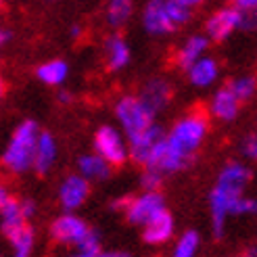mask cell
Wrapping results in <instances>:
<instances>
[{"label":"cell","instance_id":"cell-8","mask_svg":"<svg viewBox=\"0 0 257 257\" xmlns=\"http://www.w3.org/2000/svg\"><path fill=\"white\" fill-rule=\"evenodd\" d=\"M123 211H125V217L130 224L145 226L157 213L165 211V199L159 190H145L143 195L127 199Z\"/></svg>","mask_w":257,"mask_h":257},{"label":"cell","instance_id":"cell-38","mask_svg":"<svg viewBox=\"0 0 257 257\" xmlns=\"http://www.w3.org/2000/svg\"><path fill=\"white\" fill-rule=\"evenodd\" d=\"M255 253H257V251H255V247H253V249H249V251H247V255H245V257H255Z\"/></svg>","mask_w":257,"mask_h":257},{"label":"cell","instance_id":"cell-2","mask_svg":"<svg viewBox=\"0 0 257 257\" xmlns=\"http://www.w3.org/2000/svg\"><path fill=\"white\" fill-rule=\"evenodd\" d=\"M251 182V170L245 163H226L222 172L217 174V180L209 195V207H211V222L215 234L220 236L226 228V222L232 213L234 203L245 197V190Z\"/></svg>","mask_w":257,"mask_h":257},{"label":"cell","instance_id":"cell-14","mask_svg":"<svg viewBox=\"0 0 257 257\" xmlns=\"http://www.w3.org/2000/svg\"><path fill=\"white\" fill-rule=\"evenodd\" d=\"M102 55H105V63L111 71H121L127 67V63L132 59L130 44L125 42V38L119 34H111L105 44H102Z\"/></svg>","mask_w":257,"mask_h":257},{"label":"cell","instance_id":"cell-35","mask_svg":"<svg viewBox=\"0 0 257 257\" xmlns=\"http://www.w3.org/2000/svg\"><path fill=\"white\" fill-rule=\"evenodd\" d=\"M59 100H61V102H69V100H71V94H69V92H61V94H59Z\"/></svg>","mask_w":257,"mask_h":257},{"label":"cell","instance_id":"cell-17","mask_svg":"<svg viewBox=\"0 0 257 257\" xmlns=\"http://www.w3.org/2000/svg\"><path fill=\"white\" fill-rule=\"evenodd\" d=\"M240 105H242V102L232 92H230V88L224 86V88H220L213 94V98L209 102V111H211V115L215 119L232 121V119H236V115L240 113Z\"/></svg>","mask_w":257,"mask_h":257},{"label":"cell","instance_id":"cell-27","mask_svg":"<svg viewBox=\"0 0 257 257\" xmlns=\"http://www.w3.org/2000/svg\"><path fill=\"white\" fill-rule=\"evenodd\" d=\"M161 182H163V174H159L155 170H149V168L145 170L143 178H140V184H143L145 190H159Z\"/></svg>","mask_w":257,"mask_h":257},{"label":"cell","instance_id":"cell-40","mask_svg":"<svg viewBox=\"0 0 257 257\" xmlns=\"http://www.w3.org/2000/svg\"><path fill=\"white\" fill-rule=\"evenodd\" d=\"M48 3H53V0H48Z\"/></svg>","mask_w":257,"mask_h":257},{"label":"cell","instance_id":"cell-37","mask_svg":"<svg viewBox=\"0 0 257 257\" xmlns=\"http://www.w3.org/2000/svg\"><path fill=\"white\" fill-rule=\"evenodd\" d=\"M69 257H92V255H86V253H82V251H75V253L69 255Z\"/></svg>","mask_w":257,"mask_h":257},{"label":"cell","instance_id":"cell-10","mask_svg":"<svg viewBox=\"0 0 257 257\" xmlns=\"http://www.w3.org/2000/svg\"><path fill=\"white\" fill-rule=\"evenodd\" d=\"M163 136L165 134L157 123H151L143 132L127 136V157H132L140 165H147L149 157L153 155V151H155L157 145L163 140Z\"/></svg>","mask_w":257,"mask_h":257},{"label":"cell","instance_id":"cell-39","mask_svg":"<svg viewBox=\"0 0 257 257\" xmlns=\"http://www.w3.org/2000/svg\"><path fill=\"white\" fill-rule=\"evenodd\" d=\"M0 3H7V0H0Z\"/></svg>","mask_w":257,"mask_h":257},{"label":"cell","instance_id":"cell-15","mask_svg":"<svg viewBox=\"0 0 257 257\" xmlns=\"http://www.w3.org/2000/svg\"><path fill=\"white\" fill-rule=\"evenodd\" d=\"M207 48H209V40L205 34L188 36L186 40L180 44V48L176 50V65L186 71L195 61H199L201 57L207 55Z\"/></svg>","mask_w":257,"mask_h":257},{"label":"cell","instance_id":"cell-34","mask_svg":"<svg viewBox=\"0 0 257 257\" xmlns=\"http://www.w3.org/2000/svg\"><path fill=\"white\" fill-rule=\"evenodd\" d=\"M9 199V192H7V188L3 186V184H0V207H3V203Z\"/></svg>","mask_w":257,"mask_h":257},{"label":"cell","instance_id":"cell-21","mask_svg":"<svg viewBox=\"0 0 257 257\" xmlns=\"http://www.w3.org/2000/svg\"><path fill=\"white\" fill-rule=\"evenodd\" d=\"M78 170H80L78 174L82 178H86L88 182H92V180H105V178H109L111 165L102 157H98L96 153H90V155H82L80 157Z\"/></svg>","mask_w":257,"mask_h":257},{"label":"cell","instance_id":"cell-16","mask_svg":"<svg viewBox=\"0 0 257 257\" xmlns=\"http://www.w3.org/2000/svg\"><path fill=\"white\" fill-rule=\"evenodd\" d=\"M174 217L165 209L143 226V236L149 245H163L174 236Z\"/></svg>","mask_w":257,"mask_h":257},{"label":"cell","instance_id":"cell-18","mask_svg":"<svg viewBox=\"0 0 257 257\" xmlns=\"http://www.w3.org/2000/svg\"><path fill=\"white\" fill-rule=\"evenodd\" d=\"M188 73V80L192 86L197 88H209L217 82L220 78V65H217V61L213 57H201L199 61H195L192 65L186 69Z\"/></svg>","mask_w":257,"mask_h":257},{"label":"cell","instance_id":"cell-7","mask_svg":"<svg viewBox=\"0 0 257 257\" xmlns=\"http://www.w3.org/2000/svg\"><path fill=\"white\" fill-rule=\"evenodd\" d=\"M143 28L155 38L174 34L178 25L172 17V0H147L143 9Z\"/></svg>","mask_w":257,"mask_h":257},{"label":"cell","instance_id":"cell-26","mask_svg":"<svg viewBox=\"0 0 257 257\" xmlns=\"http://www.w3.org/2000/svg\"><path fill=\"white\" fill-rule=\"evenodd\" d=\"M255 213V199L251 197H240L236 203H234V207H232V213H230V217L236 215V217H242V215H251Z\"/></svg>","mask_w":257,"mask_h":257},{"label":"cell","instance_id":"cell-31","mask_svg":"<svg viewBox=\"0 0 257 257\" xmlns=\"http://www.w3.org/2000/svg\"><path fill=\"white\" fill-rule=\"evenodd\" d=\"M92 257H130V255H127L125 251H98Z\"/></svg>","mask_w":257,"mask_h":257},{"label":"cell","instance_id":"cell-6","mask_svg":"<svg viewBox=\"0 0 257 257\" xmlns=\"http://www.w3.org/2000/svg\"><path fill=\"white\" fill-rule=\"evenodd\" d=\"M94 153L105 159L111 168L127 159V140L113 125H100L94 134Z\"/></svg>","mask_w":257,"mask_h":257},{"label":"cell","instance_id":"cell-3","mask_svg":"<svg viewBox=\"0 0 257 257\" xmlns=\"http://www.w3.org/2000/svg\"><path fill=\"white\" fill-rule=\"evenodd\" d=\"M38 136H40V127L36 121H23L15 132H13L7 151L3 155L5 168L13 174H25L32 170L34 165V151Z\"/></svg>","mask_w":257,"mask_h":257},{"label":"cell","instance_id":"cell-1","mask_svg":"<svg viewBox=\"0 0 257 257\" xmlns=\"http://www.w3.org/2000/svg\"><path fill=\"white\" fill-rule=\"evenodd\" d=\"M207 130H209V121L203 111L186 113L184 117H180L174 123L170 134L163 136V140L153 151L145 168L155 170L163 176L188 168L192 157L201 149L205 136H207Z\"/></svg>","mask_w":257,"mask_h":257},{"label":"cell","instance_id":"cell-5","mask_svg":"<svg viewBox=\"0 0 257 257\" xmlns=\"http://www.w3.org/2000/svg\"><path fill=\"white\" fill-rule=\"evenodd\" d=\"M115 117H117L121 130L127 136H134L138 132H143L145 127L151 123H155V115L151 113V109L138 98V94H125L117 100L115 105Z\"/></svg>","mask_w":257,"mask_h":257},{"label":"cell","instance_id":"cell-13","mask_svg":"<svg viewBox=\"0 0 257 257\" xmlns=\"http://www.w3.org/2000/svg\"><path fill=\"white\" fill-rule=\"evenodd\" d=\"M138 98L151 109L153 115H157L159 111L168 107V102L172 100V86L163 78H153L143 86V92L138 94Z\"/></svg>","mask_w":257,"mask_h":257},{"label":"cell","instance_id":"cell-12","mask_svg":"<svg viewBox=\"0 0 257 257\" xmlns=\"http://www.w3.org/2000/svg\"><path fill=\"white\" fill-rule=\"evenodd\" d=\"M28 217H25L23 209H21V201H15V199H7L0 207V230L3 234L11 240L15 238L19 232H23L28 228Z\"/></svg>","mask_w":257,"mask_h":257},{"label":"cell","instance_id":"cell-29","mask_svg":"<svg viewBox=\"0 0 257 257\" xmlns=\"http://www.w3.org/2000/svg\"><path fill=\"white\" fill-rule=\"evenodd\" d=\"M230 7H234L236 11H242V13H255V7H257V0H228Z\"/></svg>","mask_w":257,"mask_h":257},{"label":"cell","instance_id":"cell-32","mask_svg":"<svg viewBox=\"0 0 257 257\" xmlns=\"http://www.w3.org/2000/svg\"><path fill=\"white\" fill-rule=\"evenodd\" d=\"M69 34H71V38L73 40H78V38H82V34H84V30H82V25H71V30H69Z\"/></svg>","mask_w":257,"mask_h":257},{"label":"cell","instance_id":"cell-30","mask_svg":"<svg viewBox=\"0 0 257 257\" xmlns=\"http://www.w3.org/2000/svg\"><path fill=\"white\" fill-rule=\"evenodd\" d=\"M178 5H182V7H186V9H190V11H195V9H199L201 5H205V0H176Z\"/></svg>","mask_w":257,"mask_h":257},{"label":"cell","instance_id":"cell-11","mask_svg":"<svg viewBox=\"0 0 257 257\" xmlns=\"http://www.w3.org/2000/svg\"><path fill=\"white\" fill-rule=\"evenodd\" d=\"M88 197H90V182L80 174L67 176L59 186V201L67 213L80 209Z\"/></svg>","mask_w":257,"mask_h":257},{"label":"cell","instance_id":"cell-9","mask_svg":"<svg viewBox=\"0 0 257 257\" xmlns=\"http://www.w3.org/2000/svg\"><path fill=\"white\" fill-rule=\"evenodd\" d=\"M50 232H53V238L59 240L61 245H69V247L78 249L82 242L90 236L92 228H90L82 217H78L75 213H65V215H61V217L55 220Z\"/></svg>","mask_w":257,"mask_h":257},{"label":"cell","instance_id":"cell-36","mask_svg":"<svg viewBox=\"0 0 257 257\" xmlns=\"http://www.w3.org/2000/svg\"><path fill=\"white\" fill-rule=\"evenodd\" d=\"M5 96V80H3V75H0V98Z\"/></svg>","mask_w":257,"mask_h":257},{"label":"cell","instance_id":"cell-20","mask_svg":"<svg viewBox=\"0 0 257 257\" xmlns=\"http://www.w3.org/2000/svg\"><path fill=\"white\" fill-rule=\"evenodd\" d=\"M36 75L46 86H61L69 75V65L63 59H50L36 69Z\"/></svg>","mask_w":257,"mask_h":257},{"label":"cell","instance_id":"cell-33","mask_svg":"<svg viewBox=\"0 0 257 257\" xmlns=\"http://www.w3.org/2000/svg\"><path fill=\"white\" fill-rule=\"evenodd\" d=\"M9 38H11V32H9V30H3V28H0V46H3V44H7V42H9Z\"/></svg>","mask_w":257,"mask_h":257},{"label":"cell","instance_id":"cell-19","mask_svg":"<svg viewBox=\"0 0 257 257\" xmlns=\"http://www.w3.org/2000/svg\"><path fill=\"white\" fill-rule=\"evenodd\" d=\"M57 155H59L57 140L50 134H46V132H40L38 143H36V151H34L32 170H36L38 174H46L48 170H53V165L57 161Z\"/></svg>","mask_w":257,"mask_h":257},{"label":"cell","instance_id":"cell-24","mask_svg":"<svg viewBox=\"0 0 257 257\" xmlns=\"http://www.w3.org/2000/svg\"><path fill=\"white\" fill-rule=\"evenodd\" d=\"M230 92H232L240 102H247L255 96V88H257V82L253 75H236V78L230 80L228 84Z\"/></svg>","mask_w":257,"mask_h":257},{"label":"cell","instance_id":"cell-22","mask_svg":"<svg viewBox=\"0 0 257 257\" xmlns=\"http://www.w3.org/2000/svg\"><path fill=\"white\" fill-rule=\"evenodd\" d=\"M132 13H134V0H109L105 19L113 30H119L132 19Z\"/></svg>","mask_w":257,"mask_h":257},{"label":"cell","instance_id":"cell-23","mask_svg":"<svg viewBox=\"0 0 257 257\" xmlns=\"http://www.w3.org/2000/svg\"><path fill=\"white\" fill-rule=\"evenodd\" d=\"M199 247H201L199 234L195 232V230H186V232L176 240L172 257H197Z\"/></svg>","mask_w":257,"mask_h":257},{"label":"cell","instance_id":"cell-28","mask_svg":"<svg viewBox=\"0 0 257 257\" xmlns=\"http://www.w3.org/2000/svg\"><path fill=\"white\" fill-rule=\"evenodd\" d=\"M240 151H242V155H245L247 159H255L257 157V138H255V134H249L245 140H242Z\"/></svg>","mask_w":257,"mask_h":257},{"label":"cell","instance_id":"cell-25","mask_svg":"<svg viewBox=\"0 0 257 257\" xmlns=\"http://www.w3.org/2000/svg\"><path fill=\"white\" fill-rule=\"evenodd\" d=\"M34 247H36V238L32 228L28 226L19 232L15 238H11V249H13V257H32L34 255Z\"/></svg>","mask_w":257,"mask_h":257},{"label":"cell","instance_id":"cell-4","mask_svg":"<svg viewBox=\"0 0 257 257\" xmlns=\"http://www.w3.org/2000/svg\"><path fill=\"white\" fill-rule=\"evenodd\" d=\"M238 30L242 32L255 30L253 13H242L228 5L213 11L207 17V21H205V36H207V40H213V42H224Z\"/></svg>","mask_w":257,"mask_h":257}]
</instances>
